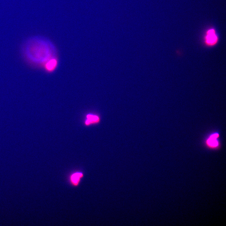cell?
<instances>
[{
    "label": "cell",
    "mask_w": 226,
    "mask_h": 226,
    "mask_svg": "<svg viewBox=\"0 0 226 226\" xmlns=\"http://www.w3.org/2000/svg\"><path fill=\"white\" fill-rule=\"evenodd\" d=\"M100 121V118L98 115L92 113H88L85 116L83 121L85 126H89L99 123Z\"/></svg>",
    "instance_id": "1"
},
{
    "label": "cell",
    "mask_w": 226,
    "mask_h": 226,
    "mask_svg": "<svg viewBox=\"0 0 226 226\" xmlns=\"http://www.w3.org/2000/svg\"><path fill=\"white\" fill-rule=\"evenodd\" d=\"M84 176L83 173L80 171H74L71 173L69 177V180L73 186H78Z\"/></svg>",
    "instance_id": "2"
},
{
    "label": "cell",
    "mask_w": 226,
    "mask_h": 226,
    "mask_svg": "<svg viewBox=\"0 0 226 226\" xmlns=\"http://www.w3.org/2000/svg\"><path fill=\"white\" fill-rule=\"evenodd\" d=\"M58 65V60L55 57H51L45 63L44 67L47 72H52L56 70Z\"/></svg>",
    "instance_id": "3"
},
{
    "label": "cell",
    "mask_w": 226,
    "mask_h": 226,
    "mask_svg": "<svg viewBox=\"0 0 226 226\" xmlns=\"http://www.w3.org/2000/svg\"><path fill=\"white\" fill-rule=\"evenodd\" d=\"M218 38L213 29L209 30L206 36V43L209 45H213L216 43Z\"/></svg>",
    "instance_id": "4"
},
{
    "label": "cell",
    "mask_w": 226,
    "mask_h": 226,
    "mask_svg": "<svg viewBox=\"0 0 226 226\" xmlns=\"http://www.w3.org/2000/svg\"><path fill=\"white\" fill-rule=\"evenodd\" d=\"M218 136V134H214L211 136L207 140L208 145L213 147H215L217 146L218 144L216 138Z\"/></svg>",
    "instance_id": "5"
}]
</instances>
